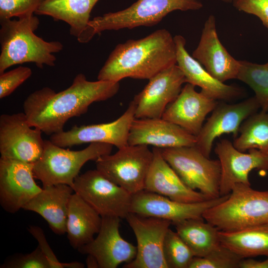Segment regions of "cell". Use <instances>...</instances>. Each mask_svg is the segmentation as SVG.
I'll return each mask as SVG.
<instances>
[{
	"label": "cell",
	"mask_w": 268,
	"mask_h": 268,
	"mask_svg": "<svg viewBox=\"0 0 268 268\" xmlns=\"http://www.w3.org/2000/svg\"><path fill=\"white\" fill-rule=\"evenodd\" d=\"M119 88V82L89 81L80 73L63 91L56 93L44 87L29 94L23 103L24 113L32 127L51 135L64 131L69 119L86 113L91 104L113 97Z\"/></svg>",
	"instance_id": "obj_1"
},
{
	"label": "cell",
	"mask_w": 268,
	"mask_h": 268,
	"mask_svg": "<svg viewBox=\"0 0 268 268\" xmlns=\"http://www.w3.org/2000/svg\"><path fill=\"white\" fill-rule=\"evenodd\" d=\"M176 64L174 37L165 29H158L142 38L117 45L99 71L97 80L119 82L128 77L149 80Z\"/></svg>",
	"instance_id": "obj_2"
},
{
	"label": "cell",
	"mask_w": 268,
	"mask_h": 268,
	"mask_svg": "<svg viewBox=\"0 0 268 268\" xmlns=\"http://www.w3.org/2000/svg\"><path fill=\"white\" fill-rule=\"evenodd\" d=\"M40 22L34 15L18 19L0 20V73L17 64L33 63L40 68L54 67V54L61 51L63 45L58 41H46L34 31Z\"/></svg>",
	"instance_id": "obj_3"
},
{
	"label": "cell",
	"mask_w": 268,
	"mask_h": 268,
	"mask_svg": "<svg viewBox=\"0 0 268 268\" xmlns=\"http://www.w3.org/2000/svg\"><path fill=\"white\" fill-rule=\"evenodd\" d=\"M203 218L223 232L268 223V191L237 184L224 201L204 212Z\"/></svg>",
	"instance_id": "obj_4"
},
{
	"label": "cell",
	"mask_w": 268,
	"mask_h": 268,
	"mask_svg": "<svg viewBox=\"0 0 268 268\" xmlns=\"http://www.w3.org/2000/svg\"><path fill=\"white\" fill-rule=\"evenodd\" d=\"M202 7L201 0H137L124 9L91 19L80 43H87L106 30L152 26L172 11L197 10Z\"/></svg>",
	"instance_id": "obj_5"
},
{
	"label": "cell",
	"mask_w": 268,
	"mask_h": 268,
	"mask_svg": "<svg viewBox=\"0 0 268 268\" xmlns=\"http://www.w3.org/2000/svg\"><path fill=\"white\" fill-rule=\"evenodd\" d=\"M112 148L109 144L93 142L74 151L59 146L50 139L45 140L42 155L33 163L34 177L42 183L43 187L66 184L72 188L74 179L87 162L110 154Z\"/></svg>",
	"instance_id": "obj_6"
},
{
	"label": "cell",
	"mask_w": 268,
	"mask_h": 268,
	"mask_svg": "<svg viewBox=\"0 0 268 268\" xmlns=\"http://www.w3.org/2000/svg\"><path fill=\"white\" fill-rule=\"evenodd\" d=\"M163 158L189 188L209 199L220 196L219 160L204 155L195 146L159 148Z\"/></svg>",
	"instance_id": "obj_7"
},
{
	"label": "cell",
	"mask_w": 268,
	"mask_h": 268,
	"mask_svg": "<svg viewBox=\"0 0 268 268\" xmlns=\"http://www.w3.org/2000/svg\"><path fill=\"white\" fill-rule=\"evenodd\" d=\"M153 157L146 145H128L99 157L96 169L132 195L144 190Z\"/></svg>",
	"instance_id": "obj_8"
},
{
	"label": "cell",
	"mask_w": 268,
	"mask_h": 268,
	"mask_svg": "<svg viewBox=\"0 0 268 268\" xmlns=\"http://www.w3.org/2000/svg\"><path fill=\"white\" fill-rule=\"evenodd\" d=\"M72 188L101 217L126 218L130 212L132 195L97 169L78 175Z\"/></svg>",
	"instance_id": "obj_9"
},
{
	"label": "cell",
	"mask_w": 268,
	"mask_h": 268,
	"mask_svg": "<svg viewBox=\"0 0 268 268\" xmlns=\"http://www.w3.org/2000/svg\"><path fill=\"white\" fill-rule=\"evenodd\" d=\"M32 127L24 113L0 116V158L34 163L41 157L42 132Z\"/></svg>",
	"instance_id": "obj_10"
},
{
	"label": "cell",
	"mask_w": 268,
	"mask_h": 268,
	"mask_svg": "<svg viewBox=\"0 0 268 268\" xmlns=\"http://www.w3.org/2000/svg\"><path fill=\"white\" fill-rule=\"evenodd\" d=\"M135 105L132 100L125 112L113 122L80 126L75 125L68 131L50 135V140L64 148L84 143L100 142L121 148L129 145V135L135 118Z\"/></svg>",
	"instance_id": "obj_11"
},
{
	"label": "cell",
	"mask_w": 268,
	"mask_h": 268,
	"mask_svg": "<svg viewBox=\"0 0 268 268\" xmlns=\"http://www.w3.org/2000/svg\"><path fill=\"white\" fill-rule=\"evenodd\" d=\"M137 242L136 255L125 268H168L163 255V244L171 222L154 217L130 212L125 218Z\"/></svg>",
	"instance_id": "obj_12"
},
{
	"label": "cell",
	"mask_w": 268,
	"mask_h": 268,
	"mask_svg": "<svg viewBox=\"0 0 268 268\" xmlns=\"http://www.w3.org/2000/svg\"><path fill=\"white\" fill-rule=\"evenodd\" d=\"M185 83V76L177 64L153 76L133 100L135 105V118H162L167 106L181 92Z\"/></svg>",
	"instance_id": "obj_13"
},
{
	"label": "cell",
	"mask_w": 268,
	"mask_h": 268,
	"mask_svg": "<svg viewBox=\"0 0 268 268\" xmlns=\"http://www.w3.org/2000/svg\"><path fill=\"white\" fill-rule=\"evenodd\" d=\"M229 195L186 203L143 190L132 195L130 212L167 220L174 224L190 219H203V214L206 210L224 201Z\"/></svg>",
	"instance_id": "obj_14"
},
{
	"label": "cell",
	"mask_w": 268,
	"mask_h": 268,
	"mask_svg": "<svg viewBox=\"0 0 268 268\" xmlns=\"http://www.w3.org/2000/svg\"><path fill=\"white\" fill-rule=\"evenodd\" d=\"M259 109L260 106L255 96L235 104L218 102L196 136L195 146L204 155L210 158L214 140L223 134L230 133L236 138L242 122Z\"/></svg>",
	"instance_id": "obj_15"
},
{
	"label": "cell",
	"mask_w": 268,
	"mask_h": 268,
	"mask_svg": "<svg viewBox=\"0 0 268 268\" xmlns=\"http://www.w3.org/2000/svg\"><path fill=\"white\" fill-rule=\"evenodd\" d=\"M33 168V163L0 158V204L5 211L17 212L42 190Z\"/></svg>",
	"instance_id": "obj_16"
},
{
	"label": "cell",
	"mask_w": 268,
	"mask_h": 268,
	"mask_svg": "<svg viewBox=\"0 0 268 268\" xmlns=\"http://www.w3.org/2000/svg\"><path fill=\"white\" fill-rule=\"evenodd\" d=\"M214 151L221 166L220 196L228 195L237 184L251 185L249 174L254 169L268 171V154L252 149L246 153L237 149L233 143L223 139Z\"/></svg>",
	"instance_id": "obj_17"
},
{
	"label": "cell",
	"mask_w": 268,
	"mask_h": 268,
	"mask_svg": "<svg viewBox=\"0 0 268 268\" xmlns=\"http://www.w3.org/2000/svg\"><path fill=\"white\" fill-rule=\"evenodd\" d=\"M120 220L118 217H102L96 237L77 250L82 254L93 256L99 268H116L122 263L132 261L136 255V247L121 236Z\"/></svg>",
	"instance_id": "obj_18"
},
{
	"label": "cell",
	"mask_w": 268,
	"mask_h": 268,
	"mask_svg": "<svg viewBox=\"0 0 268 268\" xmlns=\"http://www.w3.org/2000/svg\"><path fill=\"white\" fill-rule=\"evenodd\" d=\"M192 56L213 77L222 82L237 78L240 61L233 57L220 42L215 17L212 14L205 21L199 43Z\"/></svg>",
	"instance_id": "obj_19"
},
{
	"label": "cell",
	"mask_w": 268,
	"mask_h": 268,
	"mask_svg": "<svg viewBox=\"0 0 268 268\" xmlns=\"http://www.w3.org/2000/svg\"><path fill=\"white\" fill-rule=\"evenodd\" d=\"M196 136L162 118H135L129 135V145H152L159 148L195 146Z\"/></svg>",
	"instance_id": "obj_20"
},
{
	"label": "cell",
	"mask_w": 268,
	"mask_h": 268,
	"mask_svg": "<svg viewBox=\"0 0 268 268\" xmlns=\"http://www.w3.org/2000/svg\"><path fill=\"white\" fill-rule=\"evenodd\" d=\"M218 102L201 91H197L195 86L186 83L177 97L167 106L162 118L197 136L206 116Z\"/></svg>",
	"instance_id": "obj_21"
},
{
	"label": "cell",
	"mask_w": 268,
	"mask_h": 268,
	"mask_svg": "<svg viewBox=\"0 0 268 268\" xmlns=\"http://www.w3.org/2000/svg\"><path fill=\"white\" fill-rule=\"evenodd\" d=\"M174 39L177 65L182 71L186 83L200 87L202 93L217 101H230L242 95L243 91L240 87L227 85L216 79L191 56L186 48V41L183 36L177 35Z\"/></svg>",
	"instance_id": "obj_22"
},
{
	"label": "cell",
	"mask_w": 268,
	"mask_h": 268,
	"mask_svg": "<svg viewBox=\"0 0 268 268\" xmlns=\"http://www.w3.org/2000/svg\"><path fill=\"white\" fill-rule=\"evenodd\" d=\"M152 151L153 159L144 190L182 202H197L210 199L187 186L163 158L159 148L153 147Z\"/></svg>",
	"instance_id": "obj_23"
},
{
	"label": "cell",
	"mask_w": 268,
	"mask_h": 268,
	"mask_svg": "<svg viewBox=\"0 0 268 268\" xmlns=\"http://www.w3.org/2000/svg\"><path fill=\"white\" fill-rule=\"evenodd\" d=\"M74 192L66 184H57L43 187L42 190L23 208L41 215L57 235L66 233L69 201Z\"/></svg>",
	"instance_id": "obj_24"
},
{
	"label": "cell",
	"mask_w": 268,
	"mask_h": 268,
	"mask_svg": "<svg viewBox=\"0 0 268 268\" xmlns=\"http://www.w3.org/2000/svg\"><path fill=\"white\" fill-rule=\"evenodd\" d=\"M102 217L79 195L71 196L67 221V237L70 246L77 250L94 239L100 228Z\"/></svg>",
	"instance_id": "obj_25"
},
{
	"label": "cell",
	"mask_w": 268,
	"mask_h": 268,
	"mask_svg": "<svg viewBox=\"0 0 268 268\" xmlns=\"http://www.w3.org/2000/svg\"><path fill=\"white\" fill-rule=\"evenodd\" d=\"M99 0H44L35 14L62 20L79 42L88 25L91 11Z\"/></svg>",
	"instance_id": "obj_26"
},
{
	"label": "cell",
	"mask_w": 268,
	"mask_h": 268,
	"mask_svg": "<svg viewBox=\"0 0 268 268\" xmlns=\"http://www.w3.org/2000/svg\"><path fill=\"white\" fill-rule=\"evenodd\" d=\"M221 244L242 258L268 257V223L233 232L219 231Z\"/></svg>",
	"instance_id": "obj_27"
},
{
	"label": "cell",
	"mask_w": 268,
	"mask_h": 268,
	"mask_svg": "<svg viewBox=\"0 0 268 268\" xmlns=\"http://www.w3.org/2000/svg\"><path fill=\"white\" fill-rule=\"evenodd\" d=\"M203 219H190L173 224L195 257H204L221 244L219 230Z\"/></svg>",
	"instance_id": "obj_28"
},
{
	"label": "cell",
	"mask_w": 268,
	"mask_h": 268,
	"mask_svg": "<svg viewBox=\"0 0 268 268\" xmlns=\"http://www.w3.org/2000/svg\"><path fill=\"white\" fill-rule=\"evenodd\" d=\"M233 144L242 152L256 149L268 154V111L261 110L246 119Z\"/></svg>",
	"instance_id": "obj_29"
},
{
	"label": "cell",
	"mask_w": 268,
	"mask_h": 268,
	"mask_svg": "<svg viewBox=\"0 0 268 268\" xmlns=\"http://www.w3.org/2000/svg\"><path fill=\"white\" fill-rule=\"evenodd\" d=\"M236 79L250 87L255 92L261 110L268 111V63L259 64L240 61Z\"/></svg>",
	"instance_id": "obj_30"
},
{
	"label": "cell",
	"mask_w": 268,
	"mask_h": 268,
	"mask_svg": "<svg viewBox=\"0 0 268 268\" xmlns=\"http://www.w3.org/2000/svg\"><path fill=\"white\" fill-rule=\"evenodd\" d=\"M163 255L168 268H189L195 256L175 231L169 228L163 244Z\"/></svg>",
	"instance_id": "obj_31"
},
{
	"label": "cell",
	"mask_w": 268,
	"mask_h": 268,
	"mask_svg": "<svg viewBox=\"0 0 268 268\" xmlns=\"http://www.w3.org/2000/svg\"><path fill=\"white\" fill-rule=\"evenodd\" d=\"M243 259L231 249L220 244L204 257H195L189 268H239Z\"/></svg>",
	"instance_id": "obj_32"
},
{
	"label": "cell",
	"mask_w": 268,
	"mask_h": 268,
	"mask_svg": "<svg viewBox=\"0 0 268 268\" xmlns=\"http://www.w3.org/2000/svg\"><path fill=\"white\" fill-rule=\"evenodd\" d=\"M44 0H0V20L34 15Z\"/></svg>",
	"instance_id": "obj_33"
},
{
	"label": "cell",
	"mask_w": 268,
	"mask_h": 268,
	"mask_svg": "<svg viewBox=\"0 0 268 268\" xmlns=\"http://www.w3.org/2000/svg\"><path fill=\"white\" fill-rule=\"evenodd\" d=\"M1 268H51L50 263L38 247L32 252L13 257L2 264Z\"/></svg>",
	"instance_id": "obj_34"
},
{
	"label": "cell",
	"mask_w": 268,
	"mask_h": 268,
	"mask_svg": "<svg viewBox=\"0 0 268 268\" xmlns=\"http://www.w3.org/2000/svg\"><path fill=\"white\" fill-rule=\"evenodd\" d=\"M31 75V68L23 66L0 73V98L10 95Z\"/></svg>",
	"instance_id": "obj_35"
},
{
	"label": "cell",
	"mask_w": 268,
	"mask_h": 268,
	"mask_svg": "<svg viewBox=\"0 0 268 268\" xmlns=\"http://www.w3.org/2000/svg\"><path fill=\"white\" fill-rule=\"evenodd\" d=\"M28 231L38 242V246L47 258L51 268H83L84 265L78 262H60L49 245L42 229L37 226H30Z\"/></svg>",
	"instance_id": "obj_36"
},
{
	"label": "cell",
	"mask_w": 268,
	"mask_h": 268,
	"mask_svg": "<svg viewBox=\"0 0 268 268\" xmlns=\"http://www.w3.org/2000/svg\"><path fill=\"white\" fill-rule=\"evenodd\" d=\"M238 10L258 17L268 29V0H232Z\"/></svg>",
	"instance_id": "obj_37"
},
{
	"label": "cell",
	"mask_w": 268,
	"mask_h": 268,
	"mask_svg": "<svg viewBox=\"0 0 268 268\" xmlns=\"http://www.w3.org/2000/svg\"><path fill=\"white\" fill-rule=\"evenodd\" d=\"M239 268H268V257L263 261H257L252 258L243 259Z\"/></svg>",
	"instance_id": "obj_38"
},
{
	"label": "cell",
	"mask_w": 268,
	"mask_h": 268,
	"mask_svg": "<svg viewBox=\"0 0 268 268\" xmlns=\"http://www.w3.org/2000/svg\"><path fill=\"white\" fill-rule=\"evenodd\" d=\"M86 264L88 268H99L97 260L93 256L87 255Z\"/></svg>",
	"instance_id": "obj_39"
},
{
	"label": "cell",
	"mask_w": 268,
	"mask_h": 268,
	"mask_svg": "<svg viewBox=\"0 0 268 268\" xmlns=\"http://www.w3.org/2000/svg\"><path fill=\"white\" fill-rule=\"evenodd\" d=\"M222 2H224L225 3H229L232 2V0H220Z\"/></svg>",
	"instance_id": "obj_40"
},
{
	"label": "cell",
	"mask_w": 268,
	"mask_h": 268,
	"mask_svg": "<svg viewBox=\"0 0 268 268\" xmlns=\"http://www.w3.org/2000/svg\"><path fill=\"white\" fill-rule=\"evenodd\" d=\"M267 63H268V62Z\"/></svg>",
	"instance_id": "obj_41"
}]
</instances>
